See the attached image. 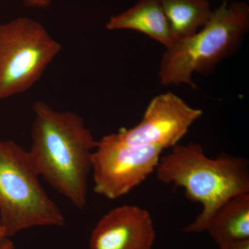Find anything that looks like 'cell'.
Here are the masks:
<instances>
[{
  "label": "cell",
  "instance_id": "obj_1",
  "mask_svg": "<svg viewBox=\"0 0 249 249\" xmlns=\"http://www.w3.org/2000/svg\"><path fill=\"white\" fill-rule=\"evenodd\" d=\"M29 156L39 175L75 207L88 204V178L96 142L81 116L55 110L47 103L33 106Z\"/></svg>",
  "mask_w": 249,
  "mask_h": 249
},
{
  "label": "cell",
  "instance_id": "obj_2",
  "mask_svg": "<svg viewBox=\"0 0 249 249\" xmlns=\"http://www.w3.org/2000/svg\"><path fill=\"white\" fill-rule=\"evenodd\" d=\"M155 171L160 182L183 188L190 200L202 205L201 213L183 229L186 233L206 231L224 203L232 196L249 193L247 160L226 154L213 160L196 142L175 145L170 153L160 157Z\"/></svg>",
  "mask_w": 249,
  "mask_h": 249
},
{
  "label": "cell",
  "instance_id": "obj_3",
  "mask_svg": "<svg viewBox=\"0 0 249 249\" xmlns=\"http://www.w3.org/2000/svg\"><path fill=\"white\" fill-rule=\"evenodd\" d=\"M249 28L248 4L243 1L228 4L223 0L200 31L166 49L160 64V84H186L195 89L193 74L212 71L237 48Z\"/></svg>",
  "mask_w": 249,
  "mask_h": 249
},
{
  "label": "cell",
  "instance_id": "obj_4",
  "mask_svg": "<svg viewBox=\"0 0 249 249\" xmlns=\"http://www.w3.org/2000/svg\"><path fill=\"white\" fill-rule=\"evenodd\" d=\"M40 177L29 151L0 140V225L8 238L31 228L65 226V216Z\"/></svg>",
  "mask_w": 249,
  "mask_h": 249
},
{
  "label": "cell",
  "instance_id": "obj_5",
  "mask_svg": "<svg viewBox=\"0 0 249 249\" xmlns=\"http://www.w3.org/2000/svg\"><path fill=\"white\" fill-rule=\"evenodd\" d=\"M61 50L45 27L31 18L1 24L0 101L32 88Z\"/></svg>",
  "mask_w": 249,
  "mask_h": 249
},
{
  "label": "cell",
  "instance_id": "obj_6",
  "mask_svg": "<svg viewBox=\"0 0 249 249\" xmlns=\"http://www.w3.org/2000/svg\"><path fill=\"white\" fill-rule=\"evenodd\" d=\"M163 150L116 140L112 134L96 142L92 154L93 191L114 200L128 194L155 171Z\"/></svg>",
  "mask_w": 249,
  "mask_h": 249
},
{
  "label": "cell",
  "instance_id": "obj_7",
  "mask_svg": "<svg viewBox=\"0 0 249 249\" xmlns=\"http://www.w3.org/2000/svg\"><path fill=\"white\" fill-rule=\"evenodd\" d=\"M202 114L201 109L191 107L168 91L152 98L137 125L121 128L112 135L124 143L157 147L162 150L173 148Z\"/></svg>",
  "mask_w": 249,
  "mask_h": 249
},
{
  "label": "cell",
  "instance_id": "obj_8",
  "mask_svg": "<svg viewBox=\"0 0 249 249\" xmlns=\"http://www.w3.org/2000/svg\"><path fill=\"white\" fill-rule=\"evenodd\" d=\"M156 232L151 214L123 205L103 215L90 235L89 249H152Z\"/></svg>",
  "mask_w": 249,
  "mask_h": 249
},
{
  "label": "cell",
  "instance_id": "obj_9",
  "mask_svg": "<svg viewBox=\"0 0 249 249\" xmlns=\"http://www.w3.org/2000/svg\"><path fill=\"white\" fill-rule=\"evenodd\" d=\"M108 30H133L145 34L165 49L175 42L160 0H139L130 9L109 19Z\"/></svg>",
  "mask_w": 249,
  "mask_h": 249
},
{
  "label": "cell",
  "instance_id": "obj_10",
  "mask_svg": "<svg viewBox=\"0 0 249 249\" xmlns=\"http://www.w3.org/2000/svg\"><path fill=\"white\" fill-rule=\"evenodd\" d=\"M206 231L218 246L249 240V193L232 196L224 203Z\"/></svg>",
  "mask_w": 249,
  "mask_h": 249
},
{
  "label": "cell",
  "instance_id": "obj_11",
  "mask_svg": "<svg viewBox=\"0 0 249 249\" xmlns=\"http://www.w3.org/2000/svg\"><path fill=\"white\" fill-rule=\"evenodd\" d=\"M175 42L196 34L212 16L209 0H160Z\"/></svg>",
  "mask_w": 249,
  "mask_h": 249
},
{
  "label": "cell",
  "instance_id": "obj_12",
  "mask_svg": "<svg viewBox=\"0 0 249 249\" xmlns=\"http://www.w3.org/2000/svg\"><path fill=\"white\" fill-rule=\"evenodd\" d=\"M219 249H249V240L219 246Z\"/></svg>",
  "mask_w": 249,
  "mask_h": 249
},
{
  "label": "cell",
  "instance_id": "obj_13",
  "mask_svg": "<svg viewBox=\"0 0 249 249\" xmlns=\"http://www.w3.org/2000/svg\"><path fill=\"white\" fill-rule=\"evenodd\" d=\"M26 6L31 7L47 8L52 4V0H23Z\"/></svg>",
  "mask_w": 249,
  "mask_h": 249
},
{
  "label": "cell",
  "instance_id": "obj_14",
  "mask_svg": "<svg viewBox=\"0 0 249 249\" xmlns=\"http://www.w3.org/2000/svg\"><path fill=\"white\" fill-rule=\"evenodd\" d=\"M0 249H15L14 242L10 240L9 238L5 239V240L0 244Z\"/></svg>",
  "mask_w": 249,
  "mask_h": 249
},
{
  "label": "cell",
  "instance_id": "obj_15",
  "mask_svg": "<svg viewBox=\"0 0 249 249\" xmlns=\"http://www.w3.org/2000/svg\"><path fill=\"white\" fill-rule=\"evenodd\" d=\"M8 238L6 237V232H5L4 229L3 227L0 225V244L5 240V239Z\"/></svg>",
  "mask_w": 249,
  "mask_h": 249
}]
</instances>
